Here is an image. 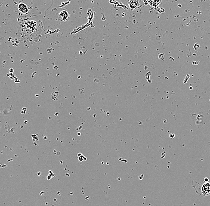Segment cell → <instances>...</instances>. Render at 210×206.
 I'll return each mask as SVG.
<instances>
[{
    "instance_id": "1",
    "label": "cell",
    "mask_w": 210,
    "mask_h": 206,
    "mask_svg": "<svg viewBox=\"0 0 210 206\" xmlns=\"http://www.w3.org/2000/svg\"><path fill=\"white\" fill-rule=\"evenodd\" d=\"M201 192L204 196L210 195V183L206 182L203 184L201 188Z\"/></svg>"
},
{
    "instance_id": "2",
    "label": "cell",
    "mask_w": 210,
    "mask_h": 206,
    "mask_svg": "<svg viewBox=\"0 0 210 206\" xmlns=\"http://www.w3.org/2000/svg\"><path fill=\"white\" fill-rule=\"evenodd\" d=\"M18 10L19 12L23 14H28L29 12L28 6L25 4L22 3H20V4L18 5Z\"/></svg>"
},
{
    "instance_id": "3",
    "label": "cell",
    "mask_w": 210,
    "mask_h": 206,
    "mask_svg": "<svg viewBox=\"0 0 210 206\" xmlns=\"http://www.w3.org/2000/svg\"><path fill=\"white\" fill-rule=\"evenodd\" d=\"M129 4L131 10H133L136 9V7L139 6V1L137 0H130L129 2Z\"/></svg>"
}]
</instances>
